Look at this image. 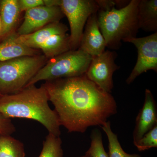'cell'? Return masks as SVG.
Masks as SVG:
<instances>
[{
	"label": "cell",
	"mask_w": 157,
	"mask_h": 157,
	"mask_svg": "<svg viewBox=\"0 0 157 157\" xmlns=\"http://www.w3.org/2000/svg\"><path fill=\"white\" fill-rule=\"evenodd\" d=\"M43 86L53 104L61 126L69 133H83L92 126H102L117 113V104L86 76L45 81Z\"/></svg>",
	"instance_id": "6da1fadb"
},
{
	"label": "cell",
	"mask_w": 157,
	"mask_h": 157,
	"mask_svg": "<svg viewBox=\"0 0 157 157\" xmlns=\"http://www.w3.org/2000/svg\"><path fill=\"white\" fill-rule=\"evenodd\" d=\"M49 99L43 84L26 86L17 92L0 94V113L4 116L33 120L40 123L48 134L60 137V124L57 115L48 105Z\"/></svg>",
	"instance_id": "7a4b0ae2"
},
{
	"label": "cell",
	"mask_w": 157,
	"mask_h": 157,
	"mask_svg": "<svg viewBox=\"0 0 157 157\" xmlns=\"http://www.w3.org/2000/svg\"><path fill=\"white\" fill-rule=\"evenodd\" d=\"M140 1L132 0L121 9H99L98 25L107 47L116 50L121 47L122 41L136 37L139 29L137 15Z\"/></svg>",
	"instance_id": "3957f363"
},
{
	"label": "cell",
	"mask_w": 157,
	"mask_h": 157,
	"mask_svg": "<svg viewBox=\"0 0 157 157\" xmlns=\"http://www.w3.org/2000/svg\"><path fill=\"white\" fill-rule=\"evenodd\" d=\"M48 60L42 54L0 62V94H14L25 88Z\"/></svg>",
	"instance_id": "277c9868"
},
{
	"label": "cell",
	"mask_w": 157,
	"mask_h": 157,
	"mask_svg": "<svg viewBox=\"0 0 157 157\" xmlns=\"http://www.w3.org/2000/svg\"><path fill=\"white\" fill-rule=\"evenodd\" d=\"M92 57L82 51L70 50L49 59L26 86L38 82L71 78L85 74Z\"/></svg>",
	"instance_id": "5b68a950"
},
{
	"label": "cell",
	"mask_w": 157,
	"mask_h": 157,
	"mask_svg": "<svg viewBox=\"0 0 157 157\" xmlns=\"http://www.w3.org/2000/svg\"><path fill=\"white\" fill-rule=\"evenodd\" d=\"M67 26L60 21L51 23L33 33L18 36L29 48L39 50L48 59L70 50Z\"/></svg>",
	"instance_id": "8992f818"
},
{
	"label": "cell",
	"mask_w": 157,
	"mask_h": 157,
	"mask_svg": "<svg viewBox=\"0 0 157 157\" xmlns=\"http://www.w3.org/2000/svg\"><path fill=\"white\" fill-rule=\"evenodd\" d=\"M59 7L70 25V50H77L87 20L99 10L98 3L94 0H61Z\"/></svg>",
	"instance_id": "52a82bcc"
},
{
	"label": "cell",
	"mask_w": 157,
	"mask_h": 157,
	"mask_svg": "<svg viewBox=\"0 0 157 157\" xmlns=\"http://www.w3.org/2000/svg\"><path fill=\"white\" fill-rule=\"evenodd\" d=\"M134 44L137 51L136 65L126 82L130 84L137 77L150 70L157 72V32L146 37L129 38L124 41Z\"/></svg>",
	"instance_id": "ba28073f"
},
{
	"label": "cell",
	"mask_w": 157,
	"mask_h": 157,
	"mask_svg": "<svg viewBox=\"0 0 157 157\" xmlns=\"http://www.w3.org/2000/svg\"><path fill=\"white\" fill-rule=\"evenodd\" d=\"M115 51L105 50L103 53L93 56L86 76L106 92L111 94L113 86V76L119 67L115 63Z\"/></svg>",
	"instance_id": "9c48e42d"
},
{
	"label": "cell",
	"mask_w": 157,
	"mask_h": 157,
	"mask_svg": "<svg viewBox=\"0 0 157 157\" xmlns=\"http://www.w3.org/2000/svg\"><path fill=\"white\" fill-rule=\"evenodd\" d=\"M64 16L59 6H42L30 9L25 11L16 33L19 36L33 33L51 23L60 21Z\"/></svg>",
	"instance_id": "30bf717a"
},
{
	"label": "cell",
	"mask_w": 157,
	"mask_h": 157,
	"mask_svg": "<svg viewBox=\"0 0 157 157\" xmlns=\"http://www.w3.org/2000/svg\"><path fill=\"white\" fill-rule=\"evenodd\" d=\"M157 126V106L150 90L146 89L143 106L137 114L133 132V143Z\"/></svg>",
	"instance_id": "8fae6325"
},
{
	"label": "cell",
	"mask_w": 157,
	"mask_h": 157,
	"mask_svg": "<svg viewBox=\"0 0 157 157\" xmlns=\"http://www.w3.org/2000/svg\"><path fill=\"white\" fill-rule=\"evenodd\" d=\"M85 26L78 49L92 57L103 53L107 44L99 28L97 13L89 17Z\"/></svg>",
	"instance_id": "7c38bea8"
},
{
	"label": "cell",
	"mask_w": 157,
	"mask_h": 157,
	"mask_svg": "<svg viewBox=\"0 0 157 157\" xmlns=\"http://www.w3.org/2000/svg\"><path fill=\"white\" fill-rule=\"evenodd\" d=\"M16 32L0 42V62L26 56L42 54L39 50L29 48L18 39Z\"/></svg>",
	"instance_id": "4fadbf2b"
},
{
	"label": "cell",
	"mask_w": 157,
	"mask_h": 157,
	"mask_svg": "<svg viewBox=\"0 0 157 157\" xmlns=\"http://www.w3.org/2000/svg\"><path fill=\"white\" fill-rule=\"evenodd\" d=\"M21 13L18 0L0 1V18L2 24L0 42L16 32Z\"/></svg>",
	"instance_id": "5bb4252c"
},
{
	"label": "cell",
	"mask_w": 157,
	"mask_h": 157,
	"mask_svg": "<svg viewBox=\"0 0 157 157\" xmlns=\"http://www.w3.org/2000/svg\"><path fill=\"white\" fill-rule=\"evenodd\" d=\"M137 16L139 29L157 33V0H140Z\"/></svg>",
	"instance_id": "9a60e30c"
},
{
	"label": "cell",
	"mask_w": 157,
	"mask_h": 157,
	"mask_svg": "<svg viewBox=\"0 0 157 157\" xmlns=\"http://www.w3.org/2000/svg\"><path fill=\"white\" fill-rule=\"evenodd\" d=\"M23 144L11 135H0V157H25Z\"/></svg>",
	"instance_id": "2e32d148"
},
{
	"label": "cell",
	"mask_w": 157,
	"mask_h": 157,
	"mask_svg": "<svg viewBox=\"0 0 157 157\" xmlns=\"http://www.w3.org/2000/svg\"><path fill=\"white\" fill-rule=\"evenodd\" d=\"M101 127L107 135L109 141V157H141L137 154L127 153L124 150L119 141L117 135L112 131L109 121H107Z\"/></svg>",
	"instance_id": "e0dca14e"
},
{
	"label": "cell",
	"mask_w": 157,
	"mask_h": 157,
	"mask_svg": "<svg viewBox=\"0 0 157 157\" xmlns=\"http://www.w3.org/2000/svg\"><path fill=\"white\" fill-rule=\"evenodd\" d=\"M60 137L48 134L43 142L42 151L39 157H63Z\"/></svg>",
	"instance_id": "ac0fdd59"
},
{
	"label": "cell",
	"mask_w": 157,
	"mask_h": 157,
	"mask_svg": "<svg viewBox=\"0 0 157 157\" xmlns=\"http://www.w3.org/2000/svg\"><path fill=\"white\" fill-rule=\"evenodd\" d=\"M90 139V145L85 153L91 157H109L104 149L102 133L99 129H94L92 131Z\"/></svg>",
	"instance_id": "d6986e66"
},
{
	"label": "cell",
	"mask_w": 157,
	"mask_h": 157,
	"mask_svg": "<svg viewBox=\"0 0 157 157\" xmlns=\"http://www.w3.org/2000/svg\"><path fill=\"white\" fill-rule=\"evenodd\" d=\"M134 145L139 151L147 150L157 147V126L147 132Z\"/></svg>",
	"instance_id": "ffe728a7"
},
{
	"label": "cell",
	"mask_w": 157,
	"mask_h": 157,
	"mask_svg": "<svg viewBox=\"0 0 157 157\" xmlns=\"http://www.w3.org/2000/svg\"><path fill=\"white\" fill-rule=\"evenodd\" d=\"M16 131V128L11 119L4 116L0 113V135H11Z\"/></svg>",
	"instance_id": "44dd1931"
},
{
	"label": "cell",
	"mask_w": 157,
	"mask_h": 157,
	"mask_svg": "<svg viewBox=\"0 0 157 157\" xmlns=\"http://www.w3.org/2000/svg\"><path fill=\"white\" fill-rule=\"evenodd\" d=\"M21 12H25L39 6H45V0H18Z\"/></svg>",
	"instance_id": "7402d4cb"
},
{
	"label": "cell",
	"mask_w": 157,
	"mask_h": 157,
	"mask_svg": "<svg viewBox=\"0 0 157 157\" xmlns=\"http://www.w3.org/2000/svg\"><path fill=\"white\" fill-rule=\"evenodd\" d=\"M91 157L89 155L85 153L84 155H83L80 156H78V157Z\"/></svg>",
	"instance_id": "603a6c76"
},
{
	"label": "cell",
	"mask_w": 157,
	"mask_h": 157,
	"mask_svg": "<svg viewBox=\"0 0 157 157\" xmlns=\"http://www.w3.org/2000/svg\"><path fill=\"white\" fill-rule=\"evenodd\" d=\"M1 30H2V24H1V18H0V36H1Z\"/></svg>",
	"instance_id": "cb8c5ba5"
}]
</instances>
